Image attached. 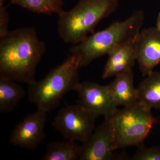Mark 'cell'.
Instances as JSON below:
<instances>
[{
    "instance_id": "cell-15",
    "label": "cell",
    "mask_w": 160,
    "mask_h": 160,
    "mask_svg": "<svg viewBox=\"0 0 160 160\" xmlns=\"http://www.w3.org/2000/svg\"><path fill=\"white\" fill-rule=\"evenodd\" d=\"M81 146L75 141L66 140L59 142L54 141L49 143L46 153L42 159L44 160H79Z\"/></svg>"
},
{
    "instance_id": "cell-17",
    "label": "cell",
    "mask_w": 160,
    "mask_h": 160,
    "mask_svg": "<svg viewBox=\"0 0 160 160\" xmlns=\"http://www.w3.org/2000/svg\"><path fill=\"white\" fill-rule=\"evenodd\" d=\"M132 160H160V146L146 147L142 144L138 146Z\"/></svg>"
},
{
    "instance_id": "cell-16",
    "label": "cell",
    "mask_w": 160,
    "mask_h": 160,
    "mask_svg": "<svg viewBox=\"0 0 160 160\" xmlns=\"http://www.w3.org/2000/svg\"><path fill=\"white\" fill-rule=\"evenodd\" d=\"M11 3L18 5L35 13L51 15L59 14L63 11V0H10Z\"/></svg>"
},
{
    "instance_id": "cell-13",
    "label": "cell",
    "mask_w": 160,
    "mask_h": 160,
    "mask_svg": "<svg viewBox=\"0 0 160 160\" xmlns=\"http://www.w3.org/2000/svg\"><path fill=\"white\" fill-rule=\"evenodd\" d=\"M139 102L150 110H160V72L152 71L137 88Z\"/></svg>"
},
{
    "instance_id": "cell-9",
    "label": "cell",
    "mask_w": 160,
    "mask_h": 160,
    "mask_svg": "<svg viewBox=\"0 0 160 160\" xmlns=\"http://www.w3.org/2000/svg\"><path fill=\"white\" fill-rule=\"evenodd\" d=\"M47 113L42 109H38L26 116L12 132L9 139L12 145L27 149L37 148L46 137L44 129Z\"/></svg>"
},
{
    "instance_id": "cell-10",
    "label": "cell",
    "mask_w": 160,
    "mask_h": 160,
    "mask_svg": "<svg viewBox=\"0 0 160 160\" xmlns=\"http://www.w3.org/2000/svg\"><path fill=\"white\" fill-rule=\"evenodd\" d=\"M137 53L140 71L146 77L160 63V32L156 27L140 31Z\"/></svg>"
},
{
    "instance_id": "cell-11",
    "label": "cell",
    "mask_w": 160,
    "mask_h": 160,
    "mask_svg": "<svg viewBox=\"0 0 160 160\" xmlns=\"http://www.w3.org/2000/svg\"><path fill=\"white\" fill-rule=\"evenodd\" d=\"M138 38V36L119 46L108 54L102 76L103 79L115 77L134 67L137 57Z\"/></svg>"
},
{
    "instance_id": "cell-1",
    "label": "cell",
    "mask_w": 160,
    "mask_h": 160,
    "mask_svg": "<svg viewBox=\"0 0 160 160\" xmlns=\"http://www.w3.org/2000/svg\"><path fill=\"white\" fill-rule=\"evenodd\" d=\"M0 78L31 85L46 52V44L33 27L9 31L0 38Z\"/></svg>"
},
{
    "instance_id": "cell-12",
    "label": "cell",
    "mask_w": 160,
    "mask_h": 160,
    "mask_svg": "<svg viewBox=\"0 0 160 160\" xmlns=\"http://www.w3.org/2000/svg\"><path fill=\"white\" fill-rule=\"evenodd\" d=\"M133 83L134 73L131 69L116 76L113 81L107 85L118 107H127L138 102V92Z\"/></svg>"
},
{
    "instance_id": "cell-7",
    "label": "cell",
    "mask_w": 160,
    "mask_h": 160,
    "mask_svg": "<svg viewBox=\"0 0 160 160\" xmlns=\"http://www.w3.org/2000/svg\"><path fill=\"white\" fill-rule=\"evenodd\" d=\"M75 91L78 94L77 103L97 119L102 116L110 118L118 109L107 85L86 81L80 82Z\"/></svg>"
},
{
    "instance_id": "cell-20",
    "label": "cell",
    "mask_w": 160,
    "mask_h": 160,
    "mask_svg": "<svg viewBox=\"0 0 160 160\" xmlns=\"http://www.w3.org/2000/svg\"><path fill=\"white\" fill-rule=\"evenodd\" d=\"M6 1H7V0H0V6H3L4 2Z\"/></svg>"
},
{
    "instance_id": "cell-3",
    "label": "cell",
    "mask_w": 160,
    "mask_h": 160,
    "mask_svg": "<svg viewBox=\"0 0 160 160\" xmlns=\"http://www.w3.org/2000/svg\"><path fill=\"white\" fill-rule=\"evenodd\" d=\"M80 68L78 58L70 54L42 79L29 85V102L47 113L57 109L66 93L75 91L79 84Z\"/></svg>"
},
{
    "instance_id": "cell-18",
    "label": "cell",
    "mask_w": 160,
    "mask_h": 160,
    "mask_svg": "<svg viewBox=\"0 0 160 160\" xmlns=\"http://www.w3.org/2000/svg\"><path fill=\"white\" fill-rule=\"evenodd\" d=\"M9 17V13L4 6H0V38L8 33Z\"/></svg>"
},
{
    "instance_id": "cell-8",
    "label": "cell",
    "mask_w": 160,
    "mask_h": 160,
    "mask_svg": "<svg viewBox=\"0 0 160 160\" xmlns=\"http://www.w3.org/2000/svg\"><path fill=\"white\" fill-rule=\"evenodd\" d=\"M115 150L112 125L110 118H106L82 142L79 160H112Z\"/></svg>"
},
{
    "instance_id": "cell-4",
    "label": "cell",
    "mask_w": 160,
    "mask_h": 160,
    "mask_svg": "<svg viewBox=\"0 0 160 160\" xmlns=\"http://www.w3.org/2000/svg\"><path fill=\"white\" fill-rule=\"evenodd\" d=\"M118 0H79L69 11L58 15V32L66 43L76 45L86 38L100 21L117 9Z\"/></svg>"
},
{
    "instance_id": "cell-19",
    "label": "cell",
    "mask_w": 160,
    "mask_h": 160,
    "mask_svg": "<svg viewBox=\"0 0 160 160\" xmlns=\"http://www.w3.org/2000/svg\"><path fill=\"white\" fill-rule=\"evenodd\" d=\"M156 28L160 32V12H159V13H158V15Z\"/></svg>"
},
{
    "instance_id": "cell-6",
    "label": "cell",
    "mask_w": 160,
    "mask_h": 160,
    "mask_svg": "<svg viewBox=\"0 0 160 160\" xmlns=\"http://www.w3.org/2000/svg\"><path fill=\"white\" fill-rule=\"evenodd\" d=\"M97 118L79 103L59 109L52 126L66 140L85 142L94 131Z\"/></svg>"
},
{
    "instance_id": "cell-5",
    "label": "cell",
    "mask_w": 160,
    "mask_h": 160,
    "mask_svg": "<svg viewBox=\"0 0 160 160\" xmlns=\"http://www.w3.org/2000/svg\"><path fill=\"white\" fill-rule=\"evenodd\" d=\"M110 118L116 150L142 144L157 119L141 103L118 109Z\"/></svg>"
},
{
    "instance_id": "cell-14",
    "label": "cell",
    "mask_w": 160,
    "mask_h": 160,
    "mask_svg": "<svg viewBox=\"0 0 160 160\" xmlns=\"http://www.w3.org/2000/svg\"><path fill=\"white\" fill-rule=\"evenodd\" d=\"M26 95L25 89L17 82L0 78V112L13 111Z\"/></svg>"
},
{
    "instance_id": "cell-2",
    "label": "cell",
    "mask_w": 160,
    "mask_h": 160,
    "mask_svg": "<svg viewBox=\"0 0 160 160\" xmlns=\"http://www.w3.org/2000/svg\"><path fill=\"white\" fill-rule=\"evenodd\" d=\"M145 20L143 10H138L126 20L116 21L106 29L92 33L69 49L80 60V68L108 55L119 46L137 37Z\"/></svg>"
}]
</instances>
